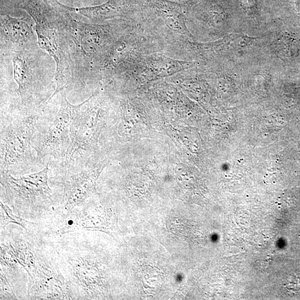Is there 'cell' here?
<instances>
[{
	"instance_id": "8",
	"label": "cell",
	"mask_w": 300,
	"mask_h": 300,
	"mask_svg": "<svg viewBox=\"0 0 300 300\" xmlns=\"http://www.w3.org/2000/svg\"><path fill=\"white\" fill-rule=\"evenodd\" d=\"M101 168L97 164L78 170L49 167V184L56 198L55 214L70 213L98 192L96 184Z\"/></svg>"
},
{
	"instance_id": "2",
	"label": "cell",
	"mask_w": 300,
	"mask_h": 300,
	"mask_svg": "<svg viewBox=\"0 0 300 300\" xmlns=\"http://www.w3.org/2000/svg\"><path fill=\"white\" fill-rule=\"evenodd\" d=\"M46 104L1 111L0 173L21 176L39 171L47 165L32 146L38 121Z\"/></svg>"
},
{
	"instance_id": "3",
	"label": "cell",
	"mask_w": 300,
	"mask_h": 300,
	"mask_svg": "<svg viewBox=\"0 0 300 300\" xmlns=\"http://www.w3.org/2000/svg\"><path fill=\"white\" fill-rule=\"evenodd\" d=\"M49 161L42 170L14 176L0 173V200L14 213L43 229L54 217L56 198L49 184Z\"/></svg>"
},
{
	"instance_id": "6",
	"label": "cell",
	"mask_w": 300,
	"mask_h": 300,
	"mask_svg": "<svg viewBox=\"0 0 300 300\" xmlns=\"http://www.w3.org/2000/svg\"><path fill=\"white\" fill-rule=\"evenodd\" d=\"M60 103L55 110L49 103L46 105L36 126L32 146L38 157L46 164L57 163L64 158L71 143L70 126L76 113L83 104H71L67 92L60 93Z\"/></svg>"
},
{
	"instance_id": "7",
	"label": "cell",
	"mask_w": 300,
	"mask_h": 300,
	"mask_svg": "<svg viewBox=\"0 0 300 300\" xmlns=\"http://www.w3.org/2000/svg\"><path fill=\"white\" fill-rule=\"evenodd\" d=\"M35 255V269L28 276L27 300H73L56 248L48 236L37 238Z\"/></svg>"
},
{
	"instance_id": "13",
	"label": "cell",
	"mask_w": 300,
	"mask_h": 300,
	"mask_svg": "<svg viewBox=\"0 0 300 300\" xmlns=\"http://www.w3.org/2000/svg\"><path fill=\"white\" fill-rule=\"evenodd\" d=\"M0 300H16L19 299L15 293L13 287L8 281L5 274L4 273L2 270H0Z\"/></svg>"
},
{
	"instance_id": "14",
	"label": "cell",
	"mask_w": 300,
	"mask_h": 300,
	"mask_svg": "<svg viewBox=\"0 0 300 300\" xmlns=\"http://www.w3.org/2000/svg\"><path fill=\"white\" fill-rule=\"evenodd\" d=\"M285 286L288 290L293 293L300 291V278L298 276H291L287 278Z\"/></svg>"
},
{
	"instance_id": "10",
	"label": "cell",
	"mask_w": 300,
	"mask_h": 300,
	"mask_svg": "<svg viewBox=\"0 0 300 300\" xmlns=\"http://www.w3.org/2000/svg\"><path fill=\"white\" fill-rule=\"evenodd\" d=\"M42 234H29L14 223L0 229V264L18 263L29 275L35 269L36 243Z\"/></svg>"
},
{
	"instance_id": "9",
	"label": "cell",
	"mask_w": 300,
	"mask_h": 300,
	"mask_svg": "<svg viewBox=\"0 0 300 300\" xmlns=\"http://www.w3.org/2000/svg\"><path fill=\"white\" fill-rule=\"evenodd\" d=\"M112 214L110 209L105 208L101 204L97 192L70 213L55 214L43 229V234L47 236H56L83 231L115 233L117 227Z\"/></svg>"
},
{
	"instance_id": "5",
	"label": "cell",
	"mask_w": 300,
	"mask_h": 300,
	"mask_svg": "<svg viewBox=\"0 0 300 300\" xmlns=\"http://www.w3.org/2000/svg\"><path fill=\"white\" fill-rule=\"evenodd\" d=\"M34 21L37 43L56 63V89L49 101L74 87L75 69L70 42L63 26V15L54 13L42 0H28L23 6Z\"/></svg>"
},
{
	"instance_id": "12",
	"label": "cell",
	"mask_w": 300,
	"mask_h": 300,
	"mask_svg": "<svg viewBox=\"0 0 300 300\" xmlns=\"http://www.w3.org/2000/svg\"><path fill=\"white\" fill-rule=\"evenodd\" d=\"M0 229L9 225L15 224L22 227L27 233L35 235L42 233V230L39 223L29 221L14 213L13 211L7 205L0 201ZM43 234V233H42Z\"/></svg>"
},
{
	"instance_id": "4",
	"label": "cell",
	"mask_w": 300,
	"mask_h": 300,
	"mask_svg": "<svg viewBox=\"0 0 300 300\" xmlns=\"http://www.w3.org/2000/svg\"><path fill=\"white\" fill-rule=\"evenodd\" d=\"M39 45L32 47L3 51L11 57L12 77L17 85L15 94L1 110L35 108L47 103L54 94L55 72L49 64L42 65L50 56Z\"/></svg>"
},
{
	"instance_id": "11",
	"label": "cell",
	"mask_w": 300,
	"mask_h": 300,
	"mask_svg": "<svg viewBox=\"0 0 300 300\" xmlns=\"http://www.w3.org/2000/svg\"><path fill=\"white\" fill-rule=\"evenodd\" d=\"M29 20L23 18L1 16V52L17 50L38 45L36 33Z\"/></svg>"
},
{
	"instance_id": "1",
	"label": "cell",
	"mask_w": 300,
	"mask_h": 300,
	"mask_svg": "<svg viewBox=\"0 0 300 300\" xmlns=\"http://www.w3.org/2000/svg\"><path fill=\"white\" fill-rule=\"evenodd\" d=\"M48 237L56 248L73 300L111 297L110 273L99 234L83 231Z\"/></svg>"
}]
</instances>
